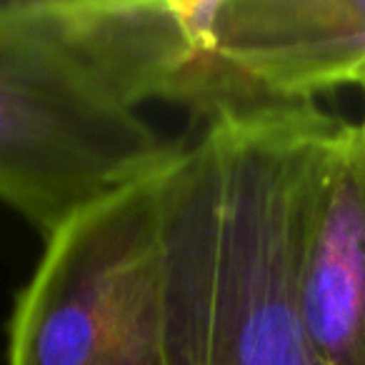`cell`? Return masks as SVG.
Returning a JSON list of instances; mask_svg holds the SVG:
<instances>
[{"instance_id":"8992f818","label":"cell","mask_w":365,"mask_h":365,"mask_svg":"<svg viewBox=\"0 0 365 365\" xmlns=\"http://www.w3.org/2000/svg\"><path fill=\"white\" fill-rule=\"evenodd\" d=\"M300 310L323 365H365V108L343 120L315 178L300 253Z\"/></svg>"},{"instance_id":"6da1fadb","label":"cell","mask_w":365,"mask_h":365,"mask_svg":"<svg viewBox=\"0 0 365 365\" xmlns=\"http://www.w3.org/2000/svg\"><path fill=\"white\" fill-rule=\"evenodd\" d=\"M340 123L315 103L225 113L163 168V365H323L300 253Z\"/></svg>"},{"instance_id":"5b68a950","label":"cell","mask_w":365,"mask_h":365,"mask_svg":"<svg viewBox=\"0 0 365 365\" xmlns=\"http://www.w3.org/2000/svg\"><path fill=\"white\" fill-rule=\"evenodd\" d=\"M210 38L273 106L365 91V0H213Z\"/></svg>"},{"instance_id":"277c9868","label":"cell","mask_w":365,"mask_h":365,"mask_svg":"<svg viewBox=\"0 0 365 365\" xmlns=\"http://www.w3.org/2000/svg\"><path fill=\"white\" fill-rule=\"evenodd\" d=\"M73 46L108 88L138 110L160 101L193 118L273 106L213 46V0H51Z\"/></svg>"},{"instance_id":"3957f363","label":"cell","mask_w":365,"mask_h":365,"mask_svg":"<svg viewBox=\"0 0 365 365\" xmlns=\"http://www.w3.org/2000/svg\"><path fill=\"white\" fill-rule=\"evenodd\" d=\"M160 173L46 235L8 323V365H163Z\"/></svg>"},{"instance_id":"7a4b0ae2","label":"cell","mask_w":365,"mask_h":365,"mask_svg":"<svg viewBox=\"0 0 365 365\" xmlns=\"http://www.w3.org/2000/svg\"><path fill=\"white\" fill-rule=\"evenodd\" d=\"M178 148L103 83L51 0H0V203L46 238Z\"/></svg>"}]
</instances>
